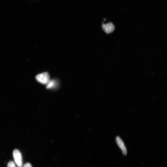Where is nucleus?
Here are the masks:
<instances>
[{"label":"nucleus","mask_w":167,"mask_h":167,"mask_svg":"<svg viewBox=\"0 0 167 167\" xmlns=\"http://www.w3.org/2000/svg\"><path fill=\"white\" fill-rule=\"evenodd\" d=\"M36 78L38 82L43 85H47L51 80L50 76L47 72L37 75Z\"/></svg>","instance_id":"nucleus-1"},{"label":"nucleus","mask_w":167,"mask_h":167,"mask_svg":"<svg viewBox=\"0 0 167 167\" xmlns=\"http://www.w3.org/2000/svg\"><path fill=\"white\" fill-rule=\"evenodd\" d=\"M13 154L15 164L18 167H22V155L20 151L15 150L13 152Z\"/></svg>","instance_id":"nucleus-2"},{"label":"nucleus","mask_w":167,"mask_h":167,"mask_svg":"<svg viewBox=\"0 0 167 167\" xmlns=\"http://www.w3.org/2000/svg\"><path fill=\"white\" fill-rule=\"evenodd\" d=\"M116 141L120 148L122 150L123 154L125 155L127 154V150L126 147H125L124 143L122 140L118 136L116 138Z\"/></svg>","instance_id":"nucleus-3"},{"label":"nucleus","mask_w":167,"mask_h":167,"mask_svg":"<svg viewBox=\"0 0 167 167\" xmlns=\"http://www.w3.org/2000/svg\"><path fill=\"white\" fill-rule=\"evenodd\" d=\"M102 28L106 33H109L114 31L115 29V26L112 23H109L102 25Z\"/></svg>","instance_id":"nucleus-4"},{"label":"nucleus","mask_w":167,"mask_h":167,"mask_svg":"<svg viewBox=\"0 0 167 167\" xmlns=\"http://www.w3.org/2000/svg\"><path fill=\"white\" fill-rule=\"evenodd\" d=\"M58 81L57 79H52L47 84V88L48 89H55L58 87Z\"/></svg>","instance_id":"nucleus-5"},{"label":"nucleus","mask_w":167,"mask_h":167,"mask_svg":"<svg viewBox=\"0 0 167 167\" xmlns=\"http://www.w3.org/2000/svg\"><path fill=\"white\" fill-rule=\"evenodd\" d=\"M7 167H16L15 163L12 161H10L7 165Z\"/></svg>","instance_id":"nucleus-6"},{"label":"nucleus","mask_w":167,"mask_h":167,"mask_svg":"<svg viewBox=\"0 0 167 167\" xmlns=\"http://www.w3.org/2000/svg\"><path fill=\"white\" fill-rule=\"evenodd\" d=\"M23 167H32L31 165L29 163H27L25 164Z\"/></svg>","instance_id":"nucleus-7"}]
</instances>
